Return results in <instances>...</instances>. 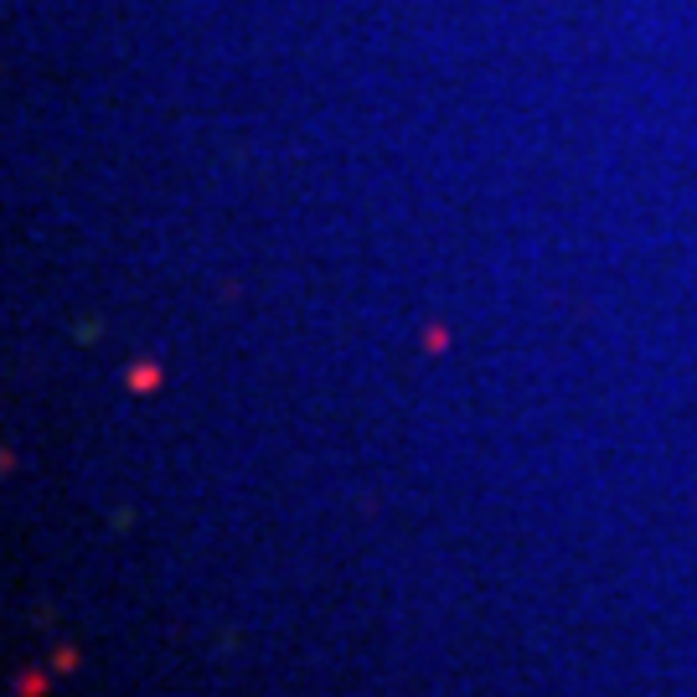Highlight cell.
I'll use <instances>...</instances> for the list:
<instances>
[{
	"instance_id": "7a4b0ae2",
	"label": "cell",
	"mask_w": 697,
	"mask_h": 697,
	"mask_svg": "<svg viewBox=\"0 0 697 697\" xmlns=\"http://www.w3.org/2000/svg\"><path fill=\"white\" fill-rule=\"evenodd\" d=\"M73 666H78V651L63 646V651H57V672H73Z\"/></svg>"
},
{
	"instance_id": "6da1fadb",
	"label": "cell",
	"mask_w": 697,
	"mask_h": 697,
	"mask_svg": "<svg viewBox=\"0 0 697 697\" xmlns=\"http://www.w3.org/2000/svg\"><path fill=\"white\" fill-rule=\"evenodd\" d=\"M47 693V677H17V697H42Z\"/></svg>"
}]
</instances>
